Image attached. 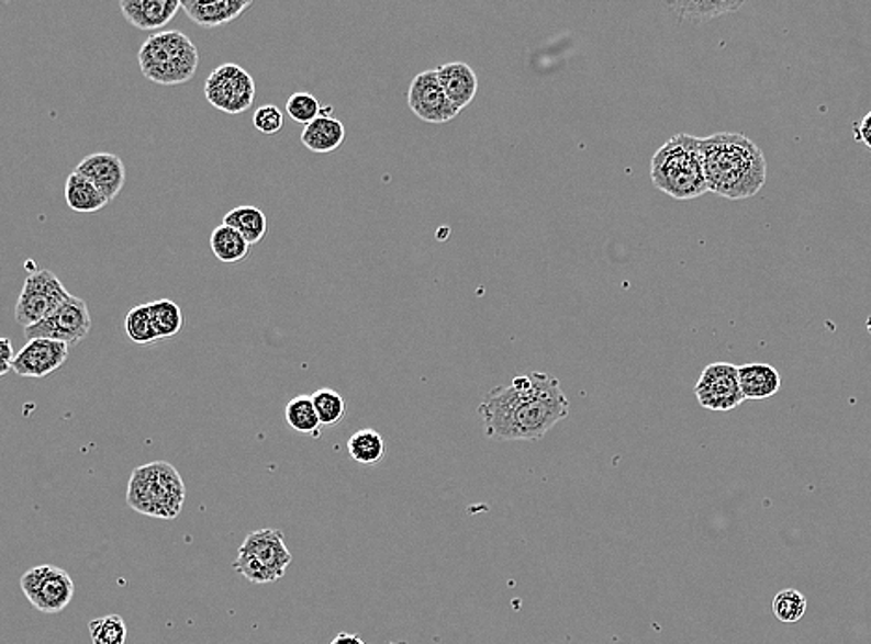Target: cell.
Instances as JSON below:
<instances>
[{"instance_id": "obj_22", "label": "cell", "mask_w": 871, "mask_h": 644, "mask_svg": "<svg viewBox=\"0 0 871 644\" xmlns=\"http://www.w3.org/2000/svg\"><path fill=\"white\" fill-rule=\"evenodd\" d=\"M66 201L71 211L82 212V214L99 212L109 205V200L77 171H72L71 176L67 177Z\"/></svg>"}, {"instance_id": "obj_11", "label": "cell", "mask_w": 871, "mask_h": 644, "mask_svg": "<svg viewBox=\"0 0 871 644\" xmlns=\"http://www.w3.org/2000/svg\"><path fill=\"white\" fill-rule=\"evenodd\" d=\"M739 366L730 362H714L704 368L695 385V396L704 409L727 413L746 402L739 386Z\"/></svg>"}, {"instance_id": "obj_15", "label": "cell", "mask_w": 871, "mask_h": 644, "mask_svg": "<svg viewBox=\"0 0 871 644\" xmlns=\"http://www.w3.org/2000/svg\"><path fill=\"white\" fill-rule=\"evenodd\" d=\"M120 10L139 31H160L182 7L179 0H121Z\"/></svg>"}, {"instance_id": "obj_21", "label": "cell", "mask_w": 871, "mask_h": 644, "mask_svg": "<svg viewBox=\"0 0 871 644\" xmlns=\"http://www.w3.org/2000/svg\"><path fill=\"white\" fill-rule=\"evenodd\" d=\"M223 223L238 230L249 246L260 244L268 235V217L259 206H236L223 216Z\"/></svg>"}, {"instance_id": "obj_10", "label": "cell", "mask_w": 871, "mask_h": 644, "mask_svg": "<svg viewBox=\"0 0 871 644\" xmlns=\"http://www.w3.org/2000/svg\"><path fill=\"white\" fill-rule=\"evenodd\" d=\"M91 331L90 307L85 300L71 295L51 318L43 319L36 326L24 329V338H45L64 342L67 346H77L82 342Z\"/></svg>"}, {"instance_id": "obj_19", "label": "cell", "mask_w": 871, "mask_h": 644, "mask_svg": "<svg viewBox=\"0 0 871 644\" xmlns=\"http://www.w3.org/2000/svg\"><path fill=\"white\" fill-rule=\"evenodd\" d=\"M344 139H346V127L343 121L333 115H320L301 133V144L305 145L309 151L319 155L337 151Z\"/></svg>"}, {"instance_id": "obj_29", "label": "cell", "mask_w": 871, "mask_h": 644, "mask_svg": "<svg viewBox=\"0 0 871 644\" xmlns=\"http://www.w3.org/2000/svg\"><path fill=\"white\" fill-rule=\"evenodd\" d=\"M806 598L803 592L795 589H784L777 592L773 598V614L782 624H795L806 613Z\"/></svg>"}, {"instance_id": "obj_13", "label": "cell", "mask_w": 871, "mask_h": 644, "mask_svg": "<svg viewBox=\"0 0 871 644\" xmlns=\"http://www.w3.org/2000/svg\"><path fill=\"white\" fill-rule=\"evenodd\" d=\"M67 357H69L67 343L34 338L26 340L23 350L15 355L12 372L21 377L43 380L47 375L55 374L56 370H60L66 364Z\"/></svg>"}, {"instance_id": "obj_12", "label": "cell", "mask_w": 871, "mask_h": 644, "mask_svg": "<svg viewBox=\"0 0 871 644\" xmlns=\"http://www.w3.org/2000/svg\"><path fill=\"white\" fill-rule=\"evenodd\" d=\"M407 104L418 120L435 125L448 123L459 114V110L450 103L440 86L437 69L416 75L409 86Z\"/></svg>"}, {"instance_id": "obj_17", "label": "cell", "mask_w": 871, "mask_h": 644, "mask_svg": "<svg viewBox=\"0 0 871 644\" xmlns=\"http://www.w3.org/2000/svg\"><path fill=\"white\" fill-rule=\"evenodd\" d=\"M437 77L446 97L459 112L474 101L478 93V75L469 64L465 61L445 64L437 69Z\"/></svg>"}, {"instance_id": "obj_34", "label": "cell", "mask_w": 871, "mask_h": 644, "mask_svg": "<svg viewBox=\"0 0 871 644\" xmlns=\"http://www.w3.org/2000/svg\"><path fill=\"white\" fill-rule=\"evenodd\" d=\"M855 139H859L868 149H871V112L862 117L859 125H855Z\"/></svg>"}, {"instance_id": "obj_26", "label": "cell", "mask_w": 871, "mask_h": 644, "mask_svg": "<svg viewBox=\"0 0 871 644\" xmlns=\"http://www.w3.org/2000/svg\"><path fill=\"white\" fill-rule=\"evenodd\" d=\"M125 331L126 337L139 346H150V343L160 340L149 303L136 305L129 310L125 318Z\"/></svg>"}, {"instance_id": "obj_25", "label": "cell", "mask_w": 871, "mask_h": 644, "mask_svg": "<svg viewBox=\"0 0 871 644\" xmlns=\"http://www.w3.org/2000/svg\"><path fill=\"white\" fill-rule=\"evenodd\" d=\"M348 452L359 464H378L386 457V440L376 429H361L349 437Z\"/></svg>"}, {"instance_id": "obj_35", "label": "cell", "mask_w": 871, "mask_h": 644, "mask_svg": "<svg viewBox=\"0 0 871 644\" xmlns=\"http://www.w3.org/2000/svg\"><path fill=\"white\" fill-rule=\"evenodd\" d=\"M331 644H365L359 635H354V633H338L337 637L331 641Z\"/></svg>"}, {"instance_id": "obj_33", "label": "cell", "mask_w": 871, "mask_h": 644, "mask_svg": "<svg viewBox=\"0 0 871 644\" xmlns=\"http://www.w3.org/2000/svg\"><path fill=\"white\" fill-rule=\"evenodd\" d=\"M13 361H15V351H13L12 340L2 338L0 340V374L7 375L8 372H12Z\"/></svg>"}, {"instance_id": "obj_16", "label": "cell", "mask_w": 871, "mask_h": 644, "mask_svg": "<svg viewBox=\"0 0 871 644\" xmlns=\"http://www.w3.org/2000/svg\"><path fill=\"white\" fill-rule=\"evenodd\" d=\"M181 7L193 23L216 29L241 18L252 8V0H181Z\"/></svg>"}, {"instance_id": "obj_3", "label": "cell", "mask_w": 871, "mask_h": 644, "mask_svg": "<svg viewBox=\"0 0 871 644\" xmlns=\"http://www.w3.org/2000/svg\"><path fill=\"white\" fill-rule=\"evenodd\" d=\"M650 179L656 190L673 200H697L708 193L701 138L677 134L661 145L650 160Z\"/></svg>"}, {"instance_id": "obj_20", "label": "cell", "mask_w": 871, "mask_h": 644, "mask_svg": "<svg viewBox=\"0 0 871 644\" xmlns=\"http://www.w3.org/2000/svg\"><path fill=\"white\" fill-rule=\"evenodd\" d=\"M666 7L680 19L690 23H706L710 19L727 15L744 7L741 0H688V2H668Z\"/></svg>"}, {"instance_id": "obj_5", "label": "cell", "mask_w": 871, "mask_h": 644, "mask_svg": "<svg viewBox=\"0 0 871 644\" xmlns=\"http://www.w3.org/2000/svg\"><path fill=\"white\" fill-rule=\"evenodd\" d=\"M138 61L145 79L155 84H187L198 72L199 50L187 34L163 31L145 39Z\"/></svg>"}, {"instance_id": "obj_24", "label": "cell", "mask_w": 871, "mask_h": 644, "mask_svg": "<svg viewBox=\"0 0 871 644\" xmlns=\"http://www.w3.org/2000/svg\"><path fill=\"white\" fill-rule=\"evenodd\" d=\"M284 420L295 433L311 434V437H319L322 428L313 396H295L290 399L284 407Z\"/></svg>"}, {"instance_id": "obj_2", "label": "cell", "mask_w": 871, "mask_h": 644, "mask_svg": "<svg viewBox=\"0 0 871 644\" xmlns=\"http://www.w3.org/2000/svg\"><path fill=\"white\" fill-rule=\"evenodd\" d=\"M708 192L725 200L755 197L768 179L762 149L741 133H717L701 138Z\"/></svg>"}, {"instance_id": "obj_4", "label": "cell", "mask_w": 871, "mask_h": 644, "mask_svg": "<svg viewBox=\"0 0 871 644\" xmlns=\"http://www.w3.org/2000/svg\"><path fill=\"white\" fill-rule=\"evenodd\" d=\"M187 487L174 464L166 461L133 470L126 487V506L145 517L174 520L182 512Z\"/></svg>"}, {"instance_id": "obj_18", "label": "cell", "mask_w": 871, "mask_h": 644, "mask_svg": "<svg viewBox=\"0 0 871 644\" xmlns=\"http://www.w3.org/2000/svg\"><path fill=\"white\" fill-rule=\"evenodd\" d=\"M738 374L741 394L749 402H762L781 391V374L771 364H744L739 366Z\"/></svg>"}, {"instance_id": "obj_28", "label": "cell", "mask_w": 871, "mask_h": 644, "mask_svg": "<svg viewBox=\"0 0 871 644\" xmlns=\"http://www.w3.org/2000/svg\"><path fill=\"white\" fill-rule=\"evenodd\" d=\"M314 407L322 426H337L346 416V399L333 388H320L313 394Z\"/></svg>"}, {"instance_id": "obj_30", "label": "cell", "mask_w": 871, "mask_h": 644, "mask_svg": "<svg viewBox=\"0 0 871 644\" xmlns=\"http://www.w3.org/2000/svg\"><path fill=\"white\" fill-rule=\"evenodd\" d=\"M88 630H90L93 644H125L126 626L120 614H109V617L96 619L88 624Z\"/></svg>"}, {"instance_id": "obj_6", "label": "cell", "mask_w": 871, "mask_h": 644, "mask_svg": "<svg viewBox=\"0 0 871 644\" xmlns=\"http://www.w3.org/2000/svg\"><path fill=\"white\" fill-rule=\"evenodd\" d=\"M290 563L292 555L284 544L283 531L266 528L246 536L233 568L252 584H276L284 578Z\"/></svg>"}, {"instance_id": "obj_27", "label": "cell", "mask_w": 871, "mask_h": 644, "mask_svg": "<svg viewBox=\"0 0 871 644\" xmlns=\"http://www.w3.org/2000/svg\"><path fill=\"white\" fill-rule=\"evenodd\" d=\"M155 326H157L158 337L174 338L179 335L185 326V318H182V310L177 303L171 300H157V302L149 303Z\"/></svg>"}, {"instance_id": "obj_31", "label": "cell", "mask_w": 871, "mask_h": 644, "mask_svg": "<svg viewBox=\"0 0 871 644\" xmlns=\"http://www.w3.org/2000/svg\"><path fill=\"white\" fill-rule=\"evenodd\" d=\"M320 112H322V106H320L319 99L306 91H298L287 101V114L290 115V120H294L295 123L305 125V127L320 117Z\"/></svg>"}, {"instance_id": "obj_8", "label": "cell", "mask_w": 871, "mask_h": 644, "mask_svg": "<svg viewBox=\"0 0 871 644\" xmlns=\"http://www.w3.org/2000/svg\"><path fill=\"white\" fill-rule=\"evenodd\" d=\"M255 80L244 67L223 64L209 75L204 82L206 101L225 114H244L252 109L257 95Z\"/></svg>"}, {"instance_id": "obj_1", "label": "cell", "mask_w": 871, "mask_h": 644, "mask_svg": "<svg viewBox=\"0 0 871 644\" xmlns=\"http://www.w3.org/2000/svg\"><path fill=\"white\" fill-rule=\"evenodd\" d=\"M569 398L552 375L534 372L518 375L511 385L494 386L478 415L489 439L500 442L541 440L569 415Z\"/></svg>"}, {"instance_id": "obj_7", "label": "cell", "mask_w": 871, "mask_h": 644, "mask_svg": "<svg viewBox=\"0 0 871 644\" xmlns=\"http://www.w3.org/2000/svg\"><path fill=\"white\" fill-rule=\"evenodd\" d=\"M71 297L53 271H32L24 279L23 290L15 305V319L21 327H32L51 318Z\"/></svg>"}, {"instance_id": "obj_32", "label": "cell", "mask_w": 871, "mask_h": 644, "mask_svg": "<svg viewBox=\"0 0 871 644\" xmlns=\"http://www.w3.org/2000/svg\"><path fill=\"white\" fill-rule=\"evenodd\" d=\"M253 127L266 136H276L284 127L283 112L277 109L276 104L259 106L253 114Z\"/></svg>"}, {"instance_id": "obj_9", "label": "cell", "mask_w": 871, "mask_h": 644, "mask_svg": "<svg viewBox=\"0 0 871 644\" xmlns=\"http://www.w3.org/2000/svg\"><path fill=\"white\" fill-rule=\"evenodd\" d=\"M26 600L42 613H62L75 597V581L58 566L40 565L21 578Z\"/></svg>"}, {"instance_id": "obj_14", "label": "cell", "mask_w": 871, "mask_h": 644, "mask_svg": "<svg viewBox=\"0 0 871 644\" xmlns=\"http://www.w3.org/2000/svg\"><path fill=\"white\" fill-rule=\"evenodd\" d=\"M75 171L85 176L109 200V203L115 200L118 193L125 187V163L112 152H96L82 158Z\"/></svg>"}, {"instance_id": "obj_23", "label": "cell", "mask_w": 871, "mask_h": 644, "mask_svg": "<svg viewBox=\"0 0 871 644\" xmlns=\"http://www.w3.org/2000/svg\"><path fill=\"white\" fill-rule=\"evenodd\" d=\"M249 247L252 246L247 244L246 238L225 223L217 225L216 229L212 230V253L223 264H238L249 255Z\"/></svg>"}]
</instances>
